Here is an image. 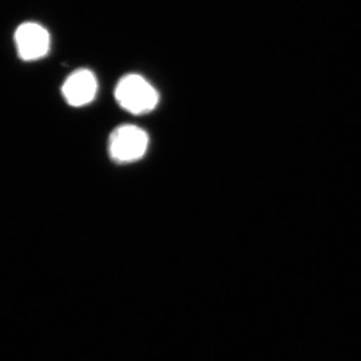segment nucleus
<instances>
[{"instance_id": "2", "label": "nucleus", "mask_w": 361, "mask_h": 361, "mask_svg": "<svg viewBox=\"0 0 361 361\" xmlns=\"http://www.w3.org/2000/svg\"><path fill=\"white\" fill-rule=\"evenodd\" d=\"M146 130L135 125H123L111 132L109 137V155L118 164L141 160L149 147Z\"/></svg>"}, {"instance_id": "3", "label": "nucleus", "mask_w": 361, "mask_h": 361, "mask_svg": "<svg viewBox=\"0 0 361 361\" xmlns=\"http://www.w3.org/2000/svg\"><path fill=\"white\" fill-rule=\"evenodd\" d=\"M18 56L25 61L44 58L51 47V37L47 30L35 23L18 26L14 35Z\"/></svg>"}, {"instance_id": "4", "label": "nucleus", "mask_w": 361, "mask_h": 361, "mask_svg": "<svg viewBox=\"0 0 361 361\" xmlns=\"http://www.w3.org/2000/svg\"><path fill=\"white\" fill-rule=\"evenodd\" d=\"M66 103L75 108L87 106L96 99L97 80L96 75L89 70L80 68L73 71L66 78L61 87Z\"/></svg>"}, {"instance_id": "1", "label": "nucleus", "mask_w": 361, "mask_h": 361, "mask_svg": "<svg viewBox=\"0 0 361 361\" xmlns=\"http://www.w3.org/2000/svg\"><path fill=\"white\" fill-rule=\"evenodd\" d=\"M116 103L133 115H145L155 110L160 97L155 87L142 75H125L121 78L115 90Z\"/></svg>"}]
</instances>
